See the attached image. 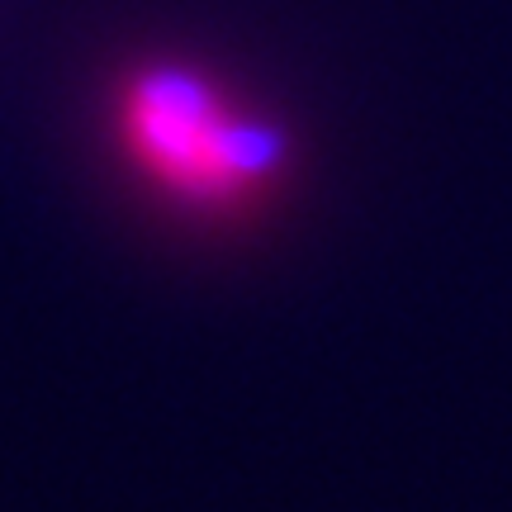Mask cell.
Instances as JSON below:
<instances>
[{"instance_id":"1","label":"cell","mask_w":512,"mask_h":512,"mask_svg":"<svg viewBox=\"0 0 512 512\" xmlns=\"http://www.w3.org/2000/svg\"><path fill=\"white\" fill-rule=\"evenodd\" d=\"M119 133L133 166L190 209H242L290 166V138L238 110L185 67H147L124 86Z\"/></svg>"}]
</instances>
